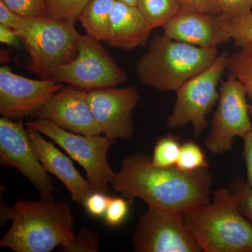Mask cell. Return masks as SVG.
Wrapping results in <instances>:
<instances>
[{"label": "cell", "instance_id": "ffe728a7", "mask_svg": "<svg viewBox=\"0 0 252 252\" xmlns=\"http://www.w3.org/2000/svg\"><path fill=\"white\" fill-rule=\"evenodd\" d=\"M226 69L228 74L242 83L247 94L252 100V44L229 55ZM250 114L252 119V105H250Z\"/></svg>", "mask_w": 252, "mask_h": 252}, {"label": "cell", "instance_id": "d4e9b609", "mask_svg": "<svg viewBox=\"0 0 252 252\" xmlns=\"http://www.w3.org/2000/svg\"><path fill=\"white\" fill-rule=\"evenodd\" d=\"M227 188L237 195L239 211L252 224V187L243 179L234 177L230 180Z\"/></svg>", "mask_w": 252, "mask_h": 252}, {"label": "cell", "instance_id": "1f68e13d", "mask_svg": "<svg viewBox=\"0 0 252 252\" xmlns=\"http://www.w3.org/2000/svg\"><path fill=\"white\" fill-rule=\"evenodd\" d=\"M244 152L247 167V183L252 187V129L243 137Z\"/></svg>", "mask_w": 252, "mask_h": 252}, {"label": "cell", "instance_id": "7402d4cb", "mask_svg": "<svg viewBox=\"0 0 252 252\" xmlns=\"http://www.w3.org/2000/svg\"><path fill=\"white\" fill-rule=\"evenodd\" d=\"M225 16V31L235 46L243 49L252 44V11L238 16Z\"/></svg>", "mask_w": 252, "mask_h": 252}, {"label": "cell", "instance_id": "7a4b0ae2", "mask_svg": "<svg viewBox=\"0 0 252 252\" xmlns=\"http://www.w3.org/2000/svg\"><path fill=\"white\" fill-rule=\"evenodd\" d=\"M1 225L12 224L0 240V248L15 252H51L74 240V218L66 202L55 198L39 201L19 200L13 207L1 203Z\"/></svg>", "mask_w": 252, "mask_h": 252}, {"label": "cell", "instance_id": "d6a6232c", "mask_svg": "<svg viewBox=\"0 0 252 252\" xmlns=\"http://www.w3.org/2000/svg\"><path fill=\"white\" fill-rule=\"evenodd\" d=\"M21 18V15L16 14L10 9L0 0V24L15 29Z\"/></svg>", "mask_w": 252, "mask_h": 252}, {"label": "cell", "instance_id": "ba28073f", "mask_svg": "<svg viewBox=\"0 0 252 252\" xmlns=\"http://www.w3.org/2000/svg\"><path fill=\"white\" fill-rule=\"evenodd\" d=\"M51 79L91 91L125 84L127 76L100 41L86 34L81 36L76 57L56 67Z\"/></svg>", "mask_w": 252, "mask_h": 252}, {"label": "cell", "instance_id": "52a82bcc", "mask_svg": "<svg viewBox=\"0 0 252 252\" xmlns=\"http://www.w3.org/2000/svg\"><path fill=\"white\" fill-rule=\"evenodd\" d=\"M26 126L54 141L85 170L94 192L107 193L116 173L109 165L107 153L115 141L105 136L85 135L65 130L51 121L36 119Z\"/></svg>", "mask_w": 252, "mask_h": 252}, {"label": "cell", "instance_id": "f1b7e54d", "mask_svg": "<svg viewBox=\"0 0 252 252\" xmlns=\"http://www.w3.org/2000/svg\"><path fill=\"white\" fill-rule=\"evenodd\" d=\"M220 14L229 16L250 12L252 10V0H215Z\"/></svg>", "mask_w": 252, "mask_h": 252}, {"label": "cell", "instance_id": "44dd1931", "mask_svg": "<svg viewBox=\"0 0 252 252\" xmlns=\"http://www.w3.org/2000/svg\"><path fill=\"white\" fill-rule=\"evenodd\" d=\"M181 142L178 137L167 134L159 137L154 147L152 162L155 166L170 167L175 166L180 154Z\"/></svg>", "mask_w": 252, "mask_h": 252}, {"label": "cell", "instance_id": "484cf974", "mask_svg": "<svg viewBox=\"0 0 252 252\" xmlns=\"http://www.w3.org/2000/svg\"><path fill=\"white\" fill-rule=\"evenodd\" d=\"M100 238L97 232L90 228H83L75 234L72 243L61 249L64 252H97Z\"/></svg>", "mask_w": 252, "mask_h": 252}, {"label": "cell", "instance_id": "cb8c5ba5", "mask_svg": "<svg viewBox=\"0 0 252 252\" xmlns=\"http://www.w3.org/2000/svg\"><path fill=\"white\" fill-rule=\"evenodd\" d=\"M176 166L185 172L210 167L202 149L191 140L187 141L181 145Z\"/></svg>", "mask_w": 252, "mask_h": 252}, {"label": "cell", "instance_id": "2e32d148", "mask_svg": "<svg viewBox=\"0 0 252 252\" xmlns=\"http://www.w3.org/2000/svg\"><path fill=\"white\" fill-rule=\"evenodd\" d=\"M26 129L36 157L46 172L62 182L73 201L84 205L87 197L94 192L89 180L81 176L67 156L43 138L39 131L29 126Z\"/></svg>", "mask_w": 252, "mask_h": 252}, {"label": "cell", "instance_id": "30bf717a", "mask_svg": "<svg viewBox=\"0 0 252 252\" xmlns=\"http://www.w3.org/2000/svg\"><path fill=\"white\" fill-rule=\"evenodd\" d=\"M136 252H201L183 215L148 207L139 218L132 238Z\"/></svg>", "mask_w": 252, "mask_h": 252}, {"label": "cell", "instance_id": "e0dca14e", "mask_svg": "<svg viewBox=\"0 0 252 252\" xmlns=\"http://www.w3.org/2000/svg\"><path fill=\"white\" fill-rule=\"evenodd\" d=\"M152 31L137 6L116 0L111 12L110 34L106 43L124 51L144 47Z\"/></svg>", "mask_w": 252, "mask_h": 252}, {"label": "cell", "instance_id": "4fadbf2b", "mask_svg": "<svg viewBox=\"0 0 252 252\" xmlns=\"http://www.w3.org/2000/svg\"><path fill=\"white\" fill-rule=\"evenodd\" d=\"M53 79H29L0 67V114L10 119L35 118L38 111L53 94L63 88Z\"/></svg>", "mask_w": 252, "mask_h": 252}, {"label": "cell", "instance_id": "5b68a950", "mask_svg": "<svg viewBox=\"0 0 252 252\" xmlns=\"http://www.w3.org/2000/svg\"><path fill=\"white\" fill-rule=\"evenodd\" d=\"M30 56L28 69L41 79L77 54L81 34L75 23L48 16H22L15 28Z\"/></svg>", "mask_w": 252, "mask_h": 252}, {"label": "cell", "instance_id": "4dcf8cb0", "mask_svg": "<svg viewBox=\"0 0 252 252\" xmlns=\"http://www.w3.org/2000/svg\"><path fill=\"white\" fill-rule=\"evenodd\" d=\"M181 8L220 14L215 0H177Z\"/></svg>", "mask_w": 252, "mask_h": 252}, {"label": "cell", "instance_id": "836d02e7", "mask_svg": "<svg viewBox=\"0 0 252 252\" xmlns=\"http://www.w3.org/2000/svg\"><path fill=\"white\" fill-rule=\"evenodd\" d=\"M19 36L17 32L4 25L0 24V41L12 47H17L20 44Z\"/></svg>", "mask_w": 252, "mask_h": 252}, {"label": "cell", "instance_id": "4316f807", "mask_svg": "<svg viewBox=\"0 0 252 252\" xmlns=\"http://www.w3.org/2000/svg\"><path fill=\"white\" fill-rule=\"evenodd\" d=\"M130 200L122 198H109L104 215V221L111 227H117L125 220L129 212Z\"/></svg>", "mask_w": 252, "mask_h": 252}, {"label": "cell", "instance_id": "9a60e30c", "mask_svg": "<svg viewBox=\"0 0 252 252\" xmlns=\"http://www.w3.org/2000/svg\"><path fill=\"white\" fill-rule=\"evenodd\" d=\"M225 18L224 14L181 9L162 28L164 35L174 40L202 48L217 47L230 40Z\"/></svg>", "mask_w": 252, "mask_h": 252}, {"label": "cell", "instance_id": "6da1fadb", "mask_svg": "<svg viewBox=\"0 0 252 252\" xmlns=\"http://www.w3.org/2000/svg\"><path fill=\"white\" fill-rule=\"evenodd\" d=\"M212 180L210 167L185 172L176 165L157 167L152 157L136 152L123 160L110 185L130 201L138 198L148 207L184 215L210 203Z\"/></svg>", "mask_w": 252, "mask_h": 252}, {"label": "cell", "instance_id": "f546056e", "mask_svg": "<svg viewBox=\"0 0 252 252\" xmlns=\"http://www.w3.org/2000/svg\"><path fill=\"white\" fill-rule=\"evenodd\" d=\"M109 198L105 193L93 192L86 199L84 206L86 211L93 217L104 216L108 205Z\"/></svg>", "mask_w": 252, "mask_h": 252}, {"label": "cell", "instance_id": "83f0119b", "mask_svg": "<svg viewBox=\"0 0 252 252\" xmlns=\"http://www.w3.org/2000/svg\"><path fill=\"white\" fill-rule=\"evenodd\" d=\"M10 9L22 16H45L44 0H1Z\"/></svg>", "mask_w": 252, "mask_h": 252}, {"label": "cell", "instance_id": "3957f363", "mask_svg": "<svg viewBox=\"0 0 252 252\" xmlns=\"http://www.w3.org/2000/svg\"><path fill=\"white\" fill-rule=\"evenodd\" d=\"M218 56L217 47H199L156 34L147 52L136 62L135 71L142 85L160 92H176L210 67Z\"/></svg>", "mask_w": 252, "mask_h": 252}, {"label": "cell", "instance_id": "d6986e66", "mask_svg": "<svg viewBox=\"0 0 252 252\" xmlns=\"http://www.w3.org/2000/svg\"><path fill=\"white\" fill-rule=\"evenodd\" d=\"M136 6L153 30L163 27L182 9L177 0H137Z\"/></svg>", "mask_w": 252, "mask_h": 252}, {"label": "cell", "instance_id": "277c9868", "mask_svg": "<svg viewBox=\"0 0 252 252\" xmlns=\"http://www.w3.org/2000/svg\"><path fill=\"white\" fill-rule=\"evenodd\" d=\"M185 224L204 252H252V224L238 209L228 188L212 194L210 203L183 215Z\"/></svg>", "mask_w": 252, "mask_h": 252}, {"label": "cell", "instance_id": "e575fe53", "mask_svg": "<svg viewBox=\"0 0 252 252\" xmlns=\"http://www.w3.org/2000/svg\"><path fill=\"white\" fill-rule=\"evenodd\" d=\"M118 1H122V2L131 5V6H136V4H137V0H118Z\"/></svg>", "mask_w": 252, "mask_h": 252}, {"label": "cell", "instance_id": "7c38bea8", "mask_svg": "<svg viewBox=\"0 0 252 252\" xmlns=\"http://www.w3.org/2000/svg\"><path fill=\"white\" fill-rule=\"evenodd\" d=\"M135 86L89 91L91 112L103 135L111 140H130L134 135L132 117L140 101Z\"/></svg>", "mask_w": 252, "mask_h": 252}, {"label": "cell", "instance_id": "ac0fdd59", "mask_svg": "<svg viewBox=\"0 0 252 252\" xmlns=\"http://www.w3.org/2000/svg\"><path fill=\"white\" fill-rule=\"evenodd\" d=\"M115 1L91 0L78 19L87 35L99 41H107L110 34L111 12Z\"/></svg>", "mask_w": 252, "mask_h": 252}, {"label": "cell", "instance_id": "8992f818", "mask_svg": "<svg viewBox=\"0 0 252 252\" xmlns=\"http://www.w3.org/2000/svg\"><path fill=\"white\" fill-rule=\"evenodd\" d=\"M229 53L219 54L210 67L194 76L176 91L173 109L165 125L170 129L191 124L194 135L198 137L208 126L207 117L218 103V86L226 69Z\"/></svg>", "mask_w": 252, "mask_h": 252}, {"label": "cell", "instance_id": "5bb4252c", "mask_svg": "<svg viewBox=\"0 0 252 252\" xmlns=\"http://www.w3.org/2000/svg\"><path fill=\"white\" fill-rule=\"evenodd\" d=\"M89 91L77 86H63L50 97L35 115L65 130L85 135H98L102 130L91 112Z\"/></svg>", "mask_w": 252, "mask_h": 252}, {"label": "cell", "instance_id": "9c48e42d", "mask_svg": "<svg viewBox=\"0 0 252 252\" xmlns=\"http://www.w3.org/2000/svg\"><path fill=\"white\" fill-rule=\"evenodd\" d=\"M242 83L228 74L221 81L220 99L211 122L210 133L205 140L209 152L223 155L233 148L236 137L243 138L252 129L250 105Z\"/></svg>", "mask_w": 252, "mask_h": 252}, {"label": "cell", "instance_id": "8fae6325", "mask_svg": "<svg viewBox=\"0 0 252 252\" xmlns=\"http://www.w3.org/2000/svg\"><path fill=\"white\" fill-rule=\"evenodd\" d=\"M0 163L19 170L39 192L42 200L54 198L52 180L36 157L23 119H0Z\"/></svg>", "mask_w": 252, "mask_h": 252}, {"label": "cell", "instance_id": "603a6c76", "mask_svg": "<svg viewBox=\"0 0 252 252\" xmlns=\"http://www.w3.org/2000/svg\"><path fill=\"white\" fill-rule=\"evenodd\" d=\"M91 0H44L45 16L76 23Z\"/></svg>", "mask_w": 252, "mask_h": 252}]
</instances>
